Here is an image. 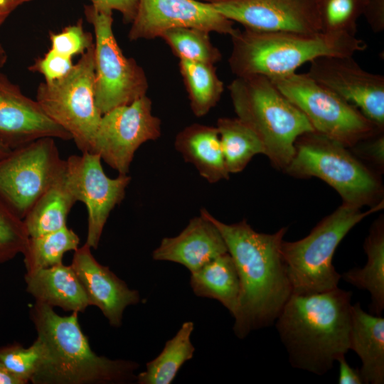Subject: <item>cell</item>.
Returning a JSON list of instances; mask_svg holds the SVG:
<instances>
[{
    "mask_svg": "<svg viewBox=\"0 0 384 384\" xmlns=\"http://www.w3.org/2000/svg\"><path fill=\"white\" fill-rule=\"evenodd\" d=\"M193 321L184 322L176 334L167 341L163 350L146 364V370L137 376L139 384H171L181 367L193 357L191 341Z\"/></svg>",
    "mask_w": 384,
    "mask_h": 384,
    "instance_id": "cell-26",
    "label": "cell"
},
{
    "mask_svg": "<svg viewBox=\"0 0 384 384\" xmlns=\"http://www.w3.org/2000/svg\"><path fill=\"white\" fill-rule=\"evenodd\" d=\"M339 363V384H361L363 383L359 370L353 368L346 361L345 355L341 356L337 361Z\"/></svg>",
    "mask_w": 384,
    "mask_h": 384,
    "instance_id": "cell-38",
    "label": "cell"
},
{
    "mask_svg": "<svg viewBox=\"0 0 384 384\" xmlns=\"http://www.w3.org/2000/svg\"><path fill=\"white\" fill-rule=\"evenodd\" d=\"M28 238L23 220L0 198V263L23 253Z\"/></svg>",
    "mask_w": 384,
    "mask_h": 384,
    "instance_id": "cell-32",
    "label": "cell"
},
{
    "mask_svg": "<svg viewBox=\"0 0 384 384\" xmlns=\"http://www.w3.org/2000/svg\"><path fill=\"white\" fill-rule=\"evenodd\" d=\"M78 312L61 316L53 307L36 301L31 318L43 356L31 378L34 384L117 383L134 378L138 364L97 356L82 331Z\"/></svg>",
    "mask_w": 384,
    "mask_h": 384,
    "instance_id": "cell-3",
    "label": "cell"
},
{
    "mask_svg": "<svg viewBox=\"0 0 384 384\" xmlns=\"http://www.w3.org/2000/svg\"><path fill=\"white\" fill-rule=\"evenodd\" d=\"M367 262L341 275L346 282L370 294L371 314L381 316L384 309V228L381 220L372 227L364 242Z\"/></svg>",
    "mask_w": 384,
    "mask_h": 384,
    "instance_id": "cell-24",
    "label": "cell"
},
{
    "mask_svg": "<svg viewBox=\"0 0 384 384\" xmlns=\"http://www.w3.org/2000/svg\"><path fill=\"white\" fill-rule=\"evenodd\" d=\"M79 243L78 235L67 225L51 233L29 237L22 253L26 272L62 263L64 254L77 250Z\"/></svg>",
    "mask_w": 384,
    "mask_h": 384,
    "instance_id": "cell-29",
    "label": "cell"
},
{
    "mask_svg": "<svg viewBox=\"0 0 384 384\" xmlns=\"http://www.w3.org/2000/svg\"><path fill=\"white\" fill-rule=\"evenodd\" d=\"M43 348L38 339L28 347L13 344L0 348V362L23 384L31 380L42 359Z\"/></svg>",
    "mask_w": 384,
    "mask_h": 384,
    "instance_id": "cell-33",
    "label": "cell"
},
{
    "mask_svg": "<svg viewBox=\"0 0 384 384\" xmlns=\"http://www.w3.org/2000/svg\"><path fill=\"white\" fill-rule=\"evenodd\" d=\"M11 149L0 142V159L6 156Z\"/></svg>",
    "mask_w": 384,
    "mask_h": 384,
    "instance_id": "cell-43",
    "label": "cell"
},
{
    "mask_svg": "<svg viewBox=\"0 0 384 384\" xmlns=\"http://www.w3.org/2000/svg\"><path fill=\"white\" fill-rule=\"evenodd\" d=\"M228 90L238 118L255 132L272 163L285 169L297 138L315 131L307 117L266 76H237Z\"/></svg>",
    "mask_w": 384,
    "mask_h": 384,
    "instance_id": "cell-5",
    "label": "cell"
},
{
    "mask_svg": "<svg viewBox=\"0 0 384 384\" xmlns=\"http://www.w3.org/2000/svg\"><path fill=\"white\" fill-rule=\"evenodd\" d=\"M85 243L75 250L71 266L90 304L97 306L111 326L119 327L127 306L140 302L137 290L129 289L108 267L100 264Z\"/></svg>",
    "mask_w": 384,
    "mask_h": 384,
    "instance_id": "cell-18",
    "label": "cell"
},
{
    "mask_svg": "<svg viewBox=\"0 0 384 384\" xmlns=\"http://www.w3.org/2000/svg\"><path fill=\"white\" fill-rule=\"evenodd\" d=\"M366 151L375 161L383 163L384 139L380 136L368 144Z\"/></svg>",
    "mask_w": 384,
    "mask_h": 384,
    "instance_id": "cell-40",
    "label": "cell"
},
{
    "mask_svg": "<svg viewBox=\"0 0 384 384\" xmlns=\"http://www.w3.org/2000/svg\"><path fill=\"white\" fill-rule=\"evenodd\" d=\"M226 252L228 248L220 231L201 214L192 218L178 235L163 238L153 251L152 258L181 264L191 273Z\"/></svg>",
    "mask_w": 384,
    "mask_h": 384,
    "instance_id": "cell-19",
    "label": "cell"
},
{
    "mask_svg": "<svg viewBox=\"0 0 384 384\" xmlns=\"http://www.w3.org/2000/svg\"><path fill=\"white\" fill-rule=\"evenodd\" d=\"M91 4L101 9L117 11L124 23H132L138 7L139 0H90Z\"/></svg>",
    "mask_w": 384,
    "mask_h": 384,
    "instance_id": "cell-36",
    "label": "cell"
},
{
    "mask_svg": "<svg viewBox=\"0 0 384 384\" xmlns=\"http://www.w3.org/2000/svg\"><path fill=\"white\" fill-rule=\"evenodd\" d=\"M351 292L292 294L276 319L291 366L321 375L349 349Z\"/></svg>",
    "mask_w": 384,
    "mask_h": 384,
    "instance_id": "cell-2",
    "label": "cell"
},
{
    "mask_svg": "<svg viewBox=\"0 0 384 384\" xmlns=\"http://www.w3.org/2000/svg\"><path fill=\"white\" fill-rule=\"evenodd\" d=\"M101 158L96 153L72 155L65 160V181L76 201L87 210L85 244L97 249L111 211L120 203L131 181L127 174L111 178L104 172Z\"/></svg>",
    "mask_w": 384,
    "mask_h": 384,
    "instance_id": "cell-13",
    "label": "cell"
},
{
    "mask_svg": "<svg viewBox=\"0 0 384 384\" xmlns=\"http://www.w3.org/2000/svg\"><path fill=\"white\" fill-rule=\"evenodd\" d=\"M0 384H23L12 375L0 362Z\"/></svg>",
    "mask_w": 384,
    "mask_h": 384,
    "instance_id": "cell-41",
    "label": "cell"
},
{
    "mask_svg": "<svg viewBox=\"0 0 384 384\" xmlns=\"http://www.w3.org/2000/svg\"><path fill=\"white\" fill-rule=\"evenodd\" d=\"M175 149L209 183L229 178L217 127L193 124L176 137Z\"/></svg>",
    "mask_w": 384,
    "mask_h": 384,
    "instance_id": "cell-22",
    "label": "cell"
},
{
    "mask_svg": "<svg viewBox=\"0 0 384 384\" xmlns=\"http://www.w3.org/2000/svg\"><path fill=\"white\" fill-rule=\"evenodd\" d=\"M245 28L264 32H321L317 0H201Z\"/></svg>",
    "mask_w": 384,
    "mask_h": 384,
    "instance_id": "cell-15",
    "label": "cell"
},
{
    "mask_svg": "<svg viewBox=\"0 0 384 384\" xmlns=\"http://www.w3.org/2000/svg\"><path fill=\"white\" fill-rule=\"evenodd\" d=\"M380 207V203L363 212L360 207L343 203L305 238L294 242L283 240L281 253L292 294L321 292L337 287L341 274L332 264L337 246L358 223Z\"/></svg>",
    "mask_w": 384,
    "mask_h": 384,
    "instance_id": "cell-6",
    "label": "cell"
},
{
    "mask_svg": "<svg viewBox=\"0 0 384 384\" xmlns=\"http://www.w3.org/2000/svg\"><path fill=\"white\" fill-rule=\"evenodd\" d=\"M216 127L229 174L242 171L255 155L265 154L257 135L239 118H219Z\"/></svg>",
    "mask_w": 384,
    "mask_h": 384,
    "instance_id": "cell-27",
    "label": "cell"
},
{
    "mask_svg": "<svg viewBox=\"0 0 384 384\" xmlns=\"http://www.w3.org/2000/svg\"><path fill=\"white\" fill-rule=\"evenodd\" d=\"M201 214L217 227L235 264L240 294L233 329L237 337L244 338L272 324L292 294L281 253L287 228L267 234L254 230L245 220L226 224L205 208Z\"/></svg>",
    "mask_w": 384,
    "mask_h": 384,
    "instance_id": "cell-1",
    "label": "cell"
},
{
    "mask_svg": "<svg viewBox=\"0 0 384 384\" xmlns=\"http://www.w3.org/2000/svg\"><path fill=\"white\" fill-rule=\"evenodd\" d=\"M368 0H317L321 32L355 36Z\"/></svg>",
    "mask_w": 384,
    "mask_h": 384,
    "instance_id": "cell-31",
    "label": "cell"
},
{
    "mask_svg": "<svg viewBox=\"0 0 384 384\" xmlns=\"http://www.w3.org/2000/svg\"><path fill=\"white\" fill-rule=\"evenodd\" d=\"M307 75L356 107L380 129L384 124V77L363 70L353 56H321Z\"/></svg>",
    "mask_w": 384,
    "mask_h": 384,
    "instance_id": "cell-14",
    "label": "cell"
},
{
    "mask_svg": "<svg viewBox=\"0 0 384 384\" xmlns=\"http://www.w3.org/2000/svg\"><path fill=\"white\" fill-rule=\"evenodd\" d=\"M33 0H0V26L20 6Z\"/></svg>",
    "mask_w": 384,
    "mask_h": 384,
    "instance_id": "cell-39",
    "label": "cell"
},
{
    "mask_svg": "<svg viewBox=\"0 0 384 384\" xmlns=\"http://www.w3.org/2000/svg\"><path fill=\"white\" fill-rule=\"evenodd\" d=\"M295 153L285 170L299 177L315 176L333 187L344 203L370 204L381 188L375 176L347 147L315 131L299 136Z\"/></svg>",
    "mask_w": 384,
    "mask_h": 384,
    "instance_id": "cell-7",
    "label": "cell"
},
{
    "mask_svg": "<svg viewBox=\"0 0 384 384\" xmlns=\"http://www.w3.org/2000/svg\"><path fill=\"white\" fill-rule=\"evenodd\" d=\"M82 20L65 26L58 33L50 32V49L69 58L82 55L94 44L92 33L84 29Z\"/></svg>",
    "mask_w": 384,
    "mask_h": 384,
    "instance_id": "cell-34",
    "label": "cell"
},
{
    "mask_svg": "<svg viewBox=\"0 0 384 384\" xmlns=\"http://www.w3.org/2000/svg\"><path fill=\"white\" fill-rule=\"evenodd\" d=\"M65 170L23 219L29 237L51 233L67 225V217L76 201L66 183Z\"/></svg>",
    "mask_w": 384,
    "mask_h": 384,
    "instance_id": "cell-25",
    "label": "cell"
},
{
    "mask_svg": "<svg viewBox=\"0 0 384 384\" xmlns=\"http://www.w3.org/2000/svg\"><path fill=\"white\" fill-rule=\"evenodd\" d=\"M26 291L36 301L51 307L82 312L90 306L87 295L71 265L63 263L26 272Z\"/></svg>",
    "mask_w": 384,
    "mask_h": 384,
    "instance_id": "cell-20",
    "label": "cell"
},
{
    "mask_svg": "<svg viewBox=\"0 0 384 384\" xmlns=\"http://www.w3.org/2000/svg\"><path fill=\"white\" fill-rule=\"evenodd\" d=\"M270 80L305 114L315 132L346 147L373 137L382 129L307 73H294Z\"/></svg>",
    "mask_w": 384,
    "mask_h": 384,
    "instance_id": "cell-9",
    "label": "cell"
},
{
    "mask_svg": "<svg viewBox=\"0 0 384 384\" xmlns=\"http://www.w3.org/2000/svg\"><path fill=\"white\" fill-rule=\"evenodd\" d=\"M195 28L231 36L233 21L198 0H139L129 41L152 39L173 28Z\"/></svg>",
    "mask_w": 384,
    "mask_h": 384,
    "instance_id": "cell-16",
    "label": "cell"
},
{
    "mask_svg": "<svg viewBox=\"0 0 384 384\" xmlns=\"http://www.w3.org/2000/svg\"><path fill=\"white\" fill-rule=\"evenodd\" d=\"M36 100L50 119L70 134L82 153H92L102 116L95 98L94 44L66 75L51 82H41Z\"/></svg>",
    "mask_w": 384,
    "mask_h": 384,
    "instance_id": "cell-8",
    "label": "cell"
},
{
    "mask_svg": "<svg viewBox=\"0 0 384 384\" xmlns=\"http://www.w3.org/2000/svg\"><path fill=\"white\" fill-rule=\"evenodd\" d=\"M151 108V100L146 95L102 114L92 153L119 174H127L139 147L161 135V120L153 115Z\"/></svg>",
    "mask_w": 384,
    "mask_h": 384,
    "instance_id": "cell-12",
    "label": "cell"
},
{
    "mask_svg": "<svg viewBox=\"0 0 384 384\" xmlns=\"http://www.w3.org/2000/svg\"><path fill=\"white\" fill-rule=\"evenodd\" d=\"M84 14L94 30L95 98L102 114L146 95L143 68L122 53L114 35L112 11L85 5Z\"/></svg>",
    "mask_w": 384,
    "mask_h": 384,
    "instance_id": "cell-10",
    "label": "cell"
},
{
    "mask_svg": "<svg viewBox=\"0 0 384 384\" xmlns=\"http://www.w3.org/2000/svg\"><path fill=\"white\" fill-rule=\"evenodd\" d=\"M363 15L374 32L383 31L384 0H368Z\"/></svg>",
    "mask_w": 384,
    "mask_h": 384,
    "instance_id": "cell-37",
    "label": "cell"
},
{
    "mask_svg": "<svg viewBox=\"0 0 384 384\" xmlns=\"http://www.w3.org/2000/svg\"><path fill=\"white\" fill-rule=\"evenodd\" d=\"M160 37L179 59L214 65L222 58L221 53L211 43L207 31L178 27L163 32Z\"/></svg>",
    "mask_w": 384,
    "mask_h": 384,
    "instance_id": "cell-30",
    "label": "cell"
},
{
    "mask_svg": "<svg viewBox=\"0 0 384 384\" xmlns=\"http://www.w3.org/2000/svg\"><path fill=\"white\" fill-rule=\"evenodd\" d=\"M190 284L197 297L213 299L234 316L236 314L240 283L233 257L226 252L191 273Z\"/></svg>",
    "mask_w": 384,
    "mask_h": 384,
    "instance_id": "cell-23",
    "label": "cell"
},
{
    "mask_svg": "<svg viewBox=\"0 0 384 384\" xmlns=\"http://www.w3.org/2000/svg\"><path fill=\"white\" fill-rule=\"evenodd\" d=\"M72 140L70 134L50 119L36 100L0 71V142L13 149L36 139Z\"/></svg>",
    "mask_w": 384,
    "mask_h": 384,
    "instance_id": "cell-17",
    "label": "cell"
},
{
    "mask_svg": "<svg viewBox=\"0 0 384 384\" xmlns=\"http://www.w3.org/2000/svg\"><path fill=\"white\" fill-rule=\"evenodd\" d=\"M178 66L192 112L198 117L206 115L216 105L224 90L214 65L180 59Z\"/></svg>",
    "mask_w": 384,
    "mask_h": 384,
    "instance_id": "cell-28",
    "label": "cell"
},
{
    "mask_svg": "<svg viewBox=\"0 0 384 384\" xmlns=\"http://www.w3.org/2000/svg\"><path fill=\"white\" fill-rule=\"evenodd\" d=\"M7 53L4 49V46H2L1 43L0 42V69L5 65L7 62Z\"/></svg>",
    "mask_w": 384,
    "mask_h": 384,
    "instance_id": "cell-42",
    "label": "cell"
},
{
    "mask_svg": "<svg viewBox=\"0 0 384 384\" xmlns=\"http://www.w3.org/2000/svg\"><path fill=\"white\" fill-rule=\"evenodd\" d=\"M229 65L236 76L261 75L270 79L294 73L321 56H353L365 42L347 34L324 32H264L235 29L230 36Z\"/></svg>",
    "mask_w": 384,
    "mask_h": 384,
    "instance_id": "cell-4",
    "label": "cell"
},
{
    "mask_svg": "<svg viewBox=\"0 0 384 384\" xmlns=\"http://www.w3.org/2000/svg\"><path fill=\"white\" fill-rule=\"evenodd\" d=\"M73 58L59 54L50 48L43 56L37 58L28 70L43 76L44 81L51 82L66 75L73 68Z\"/></svg>",
    "mask_w": 384,
    "mask_h": 384,
    "instance_id": "cell-35",
    "label": "cell"
},
{
    "mask_svg": "<svg viewBox=\"0 0 384 384\" xmlns=\"http://www.w3.org/2000/svg\"><path fill=\"white\" fill-rule=\"evenodd\" d=\"M349 349L361 360L359 370L363 383H384V319L352 305Z\"/></svg>",
    "mask_w": 384,
    "mask_h": 384,
    "instance_id": "cell-21",
    "label": "cell"
},
{
    "mask_svg": "<svg viewBox=\"0 0 384 384\" xmlns=\"http://www.w3.org/2000/svg\"><path fill=\"white\" fill-rule=\"evenodd\" d=\"M65 168L54 138L11 149L0 159V198L23 219Z\"/></svg>",
    "mask_w": 384,
    "mask_h": 384,
    "instance_id": "cell-11",
    "label": "cell"
}]
</instances>
